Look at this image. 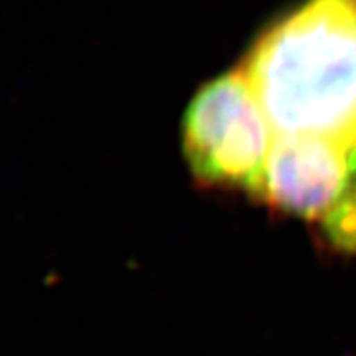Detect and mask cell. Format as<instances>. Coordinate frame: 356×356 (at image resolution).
<instances>
[{
    "mask_svg": "<svg viewBox=\"0 0 356 356\" xmlns=\"http://www.w3.org/2000/svg\"><path fill=\"white\" fill-rule=\"evenodd\" d=\"M277 136L356 144V0H302L240 64Z\"/></svg>",
    "mask_w": 356,
    "mask_h": 356,
    "instance_id": "cell-1",
    "label": "cell"
},
{
    "mask_svg": "<svg viewBox=\"0 0 356 356\" xmlns=\"http://www.w3.org/2000/svg\"><path fill=\"white\" fill-rule=\"evenodd\" d=\"M275 138L240 70L206 82L184 113V155L191 175L204 186L254 195Z\"/></svg>",
    "mask_w": 356,
    "mask_h": 356,
    "instance_id": "cell-2",
    "label": "cell"
},
{
    "mask_svg": "<svg viewBox=\"0 0 356 356\" xmlns=\"http://www.w3.org/2000/svg\"><path fill=\"white\" fill-rule=\"evenodd\" d=\"M322 236L337 251L356 253V191L318 220Z\"/></svg>",
    "mask_w": 356,
    "mask_h": 356,
    "instance_id": "cell-4",
    "label": "cell"
},
{
    "mask_svg": "<svg viewBox=\"0 0 356 356\" xmlns=\"http://www.w3.org/2000/svg\"><path fill=\"white\" fill-rule=\"evenodd\" d=\"M356 191V144L313 135L277 136L254 197L318 222Z\"/></svg>",
    "mask_w": 356,
    "mask_h": 356,
    "instance_id": "cell-3",
    "label": "cell"
}]
</instances>
